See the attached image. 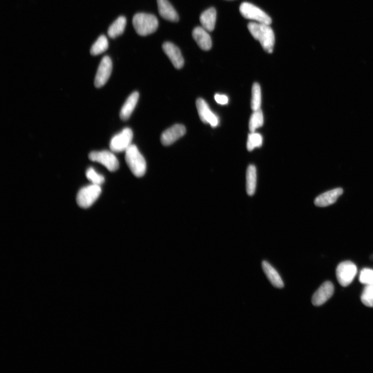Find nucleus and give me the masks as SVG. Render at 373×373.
Returning a JSON list of instances; mask_svg holds the SVG:
<instances>
[{
  "label": "nucleus",
  "instance_id": "obj_1",
  "mask_svg": "<svg viewBox=\"0 0 373 373\" xmlns=\"http://www.w3.org/2000/svg\"><path fill=\"white\" fill-rule=\"evenodd\" d=\"M248 29L251 35L261 45L263 50L268 53L273 52L275 35L270 25L261 23H250Z\"/></svg>",
  "mask_w": 373,
  "mask_h": 373
},
{
  "label": "nucleus",
  "instance_id": "obj_2",
  "mask_svg": "<svg viewBox=\"0 0 373 373\" xmlns=\"http://www.w3.org/2000/svg\"><path fill=\"white\" fill-rule=\"evenodd\" d=\"M132 23L136 33L141 36H147L155 33L159 26L156 16L142 13L134 16Z\"/></svg>",
  "mask_w": 373,
  "mask_h": 373
},
{
  "label": "nucleus",
  "instance_id": "obj_3",
  "mask_svg": "<svg viewBox=\"0 0 373 373\" xmlns=\"http://www.w3.org/2000/svg\"><path fill=\"white\" fill-rule=\"evenodd\" d=\"M125 153L126 161L132 173L138 177L143 176L146 171V163L138 147L132 144Z\"/></svg>",
  "mask_w": 373,
  "mask_h": 373
},
{
  "label": "nucleus",
  "instance_id": "obj_4",
  "mask_svg": "<svg viewBox=\"0 0 373 373\" xmlns=\"http://www.w3.org/2000/svg\"><path fill=\"white\" fill-rule=\"evenodd\" d=\"M102 192L100 185L93 184L81 189L77 196L78 205L82 208L91 206L100 197Z\"/></svg>",
  "mask_w": 373,
  "mask_h": 373
},
{
  "label": "nucleus",
  "instance_id": "obj_5",
  "mask_svg": "<svg viewBox=\"0 0 373 373\" xmlns=\"http://www.w3.org/2000/svg\"><path fill=\"white\" fill-rule=\"evenodd\" d=\"M240 11L245 19L268 25L272 24V20L267 14L259 8L250 3L242 4L240 7Z\"/></svg>",
  "mask_w": 373,
  "mask_h": 373
},
{
  "label": "nucleus",
  "instance_id": "obj_6",
  "mask_svg": "<svg viewBox=\"0 0 373 373\" xmlns=\"http://www.w3.org/2000/svg\"><path fill=\"white\" fill-rule=\"evenodd\" d=\"M357 273L356 265L350 261L340 263L337 267L336 274L339 284L342 287L349 286Z\"/></svg>",
  "mask_w": 373,
  "mask_h": 373
},
{
  "label": "nucleus",
  "instance_id": "obj_7",
  "mask_svg": "<svg viewBox=\"0 0 373 373\" xmlns=\"http://www.w3.org/2000/svg\"><path fill=\"white\" fill-rule=\"evenodd\" d=\"M133 137L132 130L129 128H125L112 139L110 144L111 151L115 153L126 152L132 145Z\"/></svg>",
  "mask_w": 373,
  "mask_h": 373
},
{
  "label": "nucleus",
  "instance_id": "obj_8",
  "mask_svg": "<svg viewBox=\"0 0 373 373\" xmlns=\"http://www.w3.org/2000/svg\"><path fill=\"white\" fill-rule=\"evenodd\" d=\"M89 158L93 161L102 164L111 172L117 171L119 167L117 158L109 151L93 152L89 154Z\"/></svg>",
  "mask_w": 373,
  "mask_h": 373
},
{
  "label": "nucleus",
  "instance_id": "obj_9",
  "mask_svg": "<svg viewBox=\"0 0 373 373\" xmlns=\"http://www.w3.org/2000/svg\"><path fill=\"white\" fill-rule=\"evenodd\" d=\"M113 69V64L110 57H104L98 68L95 85L97 88H101L108 81Z\"/></svg>",
  "mask_w": 373,
  "mask_h": 373
},
{
  "label": "nucleus",
  "instance_id": "obj_10",
  "mask_svg": "<svg viewBox=\"0 0 373 373\" xmlns=\"http://www.w3.org/2000/svg\"><path fill=\"white\" fill-rule=\"evenodd\" d=\"M196 107L201 121L204 124H209L212 127L218 126L219 121L217 116L210 109L206 101L199 98L196 101Z\"/></svg>",
  "mask_w": 373,
  "mask_h": 373
},
{
  "label": "nucleus",
  "instance_id": "obj_11",
  "mask_svg": "<svg viewBox=\"0 0 373 373\" xmlns=\"http://www.w3.org/2000/svg\"><path fill=\"white\" fill-rule=\"evenodd\" d=\"M186 132L185 127L176 124L164 131L161 134V142L164 146H169L183 137Z\"/></svg>",
  "mask_w": 373,
  "mask_h": 373
},
{
  "label": "nucleus",
  "instance_id": "obj_12",
  "mask_svg": "<svg viewBox=\"0 0 373 373\" xmlns=\"http://www.w3.org/2000/svg\"><path fill=\"white\" fill-rule=\"evenodd\" d=\"M334 288L330 281H325L313 295L312 303L315 306L324 304L333 295Z\"/></svg>",
  "mask_w": 373,
  "mask_h": 373
},
{
  "label": "nucleus",
  "instance_id": "obj_13",
  "mask_svg": "<svg viewBox=\"0 0 373 373\" xmlns=\"http://www.w3.org/2000/svg\"><path fill=\"white\" fill-rule=\"evenodd\" d=\"M162 49L176 69H181L183 67L184 59L180 50L175 45L171 42H166L163 44Z\"/></svg>",
  "mask_w": 373,
  "mask_h": 373
},
{
  "label": "nucleus",
  "instance_id": "obj_14",
  "mask_svg": "<svg viewBox=\"0 0 373 373\" xmlns=\"http://www.w3.org/2000/svg\"><path fill=\"white\" fill-rule=\"evenodd\" d=\"M192 37L199 47L203 51H210L212 47V41L210 35L202 27H197L193 29Z\"/></svg>",
  "mask_w": 373,
  "mask_h": 373
},
{
  "label": "nucleus",
  "instance_id": "obj_15",
  "mask_svg": "<svg viewBox=\"0 0 373 373\" xmlns=\"http://www.w3.org/2000/svg\"><path fill=\"white\" fill-rule=\"evenodd\" d=\"M160 17L168 21L178 22V15L168 0H157Z\"/></svg>",
  "mask_w": 373,
  "mask_h": 373
},
{
  "label": "nucleus",
  "instance_id": "obj_16",
  "mask_svg": "<svg viewBox=\"0 0 373 373\" xmlns=\"http://www.w3.org/2000/svg\"><path fill=\"white\" fill-rule=\"evenodd\" d=\"M343 193L342 189L336 188L325 192L317 197L315 204L319 207H326L334 204Z\"/></svg>",
  "mask_w": 373,
  "mask_h": 373
},
{
  "label": "nucleus",
  "instance_id": "obj_17",
  "mask_svg": "<svg viewBox=\"0 0 373 373\" xmlns=\"http://www.w3.org/2000/svg\"><path fill=\"white\" fill-rule=\"evenodd\" d=\"M262 267L265 275L274 287L277 288L284 287V283L280 275L269 263L266 261H263L262 263Z\"/></svg>",
  "mask_w": 373,
  "mask_h": 373
},
{
  "label": "nucleus",
  "instance_id": "obj_18",
  "mask_svg": "<svg viewBox=\"0 0 373 373\" xmlns=\"http://www.w3.org/2000/svg\"><path fill=\"white\" fill-rule=\"evenodd\" d=\"M216 17V10L214 8H210L203 12L200 17L202 27L207 32H213L215 27Z\"/></svg>",
  "mask_w": 373,
  "mask_h": 373
},
{
  "label": "nucleus",
  "instance_id": "obj_19",
  "mask_svg": "<svg viewBox=\"0 0 373 373\" xmlns=\"http://www.w3.org/2000/svg\"><path fill=\"white\" fill-rule=\"evenodd\" d=\"M139 99V94L137 92L133 93L127 99L120 113V117L126 121L130 117L135 109Z\"/></svg>",
  "mask_w": 373,
  "mask_h": 373
},
{
  "label": "nucleus",
  "instance_id": "obj_20",
  "mask_svg": "<svg viewBox=\"0 0 373 373\" xmlns=\"http://www.w3.org/2000/svg\"><path fill=\"white\" fill-rule=\"evenodd\" d=\"M257 186V170L255 166L250 165L246 172V191L249 196H253Z\"/></svg>",
  "mask_w": 373,
  "mask_h": 373
},
{
  "label": "nucleus",
  "instance_id": "obj_21",
  "mask_svg": "<svg viewBox=\"0 0 373 373\" xmlns=\"http://www.w3.org/2000/svg\"><path fill=\"white\" fill-rule=\"evenodd\" d=\"M127 25V20L124 17H119L109 27L108 35L111 38L115 39L122 35Z\"/></svg>",
  "mask_w": 373,
  "mask_h": 373
},
{
  "label": "nucleus",
  "instance_id": "obj_22",
  "mask_svg": "<svg viewBox=\"0 0 373 373\" xmlns=\"http://www.w3.org/2000/svg\"><path fill=\"white\" fill-rule=\"evenodd\" d=\"M264 118L261 109L253 111L249 123V128L251 132H254L263 125Z\"/></svg>",
  "mask_w": 373,
  "mask_h": 373
},
{
  "label": "nucleus",
  "instance_id": "obj_23",
  "mask_svg": "<svg viewBox=\"0 0 373 373\" xmlns=\"http://www.w3.org/2000/svg\"><path fill=\"white\" fill-rule=\"evenodd\" d=\"M109 48V42L107 38L101 36L92 47L91 53L92 55L97 56L105 52Z\"/></svg>",
  "mask_w": 373,
  "mask_h": 373
},
{
  "label": "nucleus",
  "instance_id": "obj_24",
  "mask_svg": "<svg viewBox=\"0 0 373 373\" xmlns=\"http://www.w3.org/2000/svg\"><path fill=\"white\" fill-rule=\"evenodd\" d=\"M261 104V91L260 85L255 83L252 86L251 107L253 111L260 109Z\"/></svg>",
  "mask_w": 373,
  "mask_h": 373
},
{
  "label": "nucleus",
  "instance_id": "obj_25",
  "mask_svg": "<svg viewBox=\"0 0 373 373\" xmlns=\"http://www.w3.org/2000/svg\"><path fill=\"white\" fill-rule=\"evenodd\" d=\"M263 139L261 134L254 132H251L249 134L247 148L251 152L256 147H260L262 145Z\"/></svg>",
  "mask_w": 373,
  "mask_h": 373
},
{
  "label": "nucleus",
  "instance_id": "obj_26",
  "mask_svg": "<svg viewBox=\"0 0 373 373\" xmlns=\"http://www.w3.org/2000/svg\"><path fill=\"white\" fill-rule=\"evenodd\" d=\"M361 300L366 306L373 307V285H365L362 293Z\"/></svg>",
  "mask_w": 373,
  "mask_h": 373
},
{
  "label": "nucleus",
  "instance_id": "obj_27",
  "mask_svg": "<svg viewBox=\"0 0 373 373\" xmlns=\"http://www.w3.org/2000/svg\"><path fill=\"white\" fill-rule=\"evenodd\" d=\"M86 177L88 180L93 183V184L100 185L104 182V177L98 174L93 168H89L86 172Z\"/></svg>",
  "mask_w": 373,
  "mask_h": 373
},
{
  "label": "nucleus",
  "instance_id": "obj_28",
  "mask_svg": "<svg viewBox=\"0 0 373 373\" xmlns=\"http://www.w3.org/2000/svg\"><path fill=\"white\" fill-rule=\"evenodd\" d=\"M359 281L365 285H373V270L363 268L359 275Z\"/></svg>",
  "mask_w": 373,
  "mask_h": 373
},
{
  "label": "nucleus",
  "instance_id": "obj_29",
  "mask_svg": "<svg viewBox=\"0 0 373 373\" xmlns=\"http://www.w3.org/2000/svg\"><path fill=\"white\" fill-rule=\"evenodd\" d=\"M215 99L217 103L221 105H226L229 102L228 97L224 95L216 94Z\"/></svg>",
  "mask_w": 373,
  "mask_h": 373
}]
</instances>
